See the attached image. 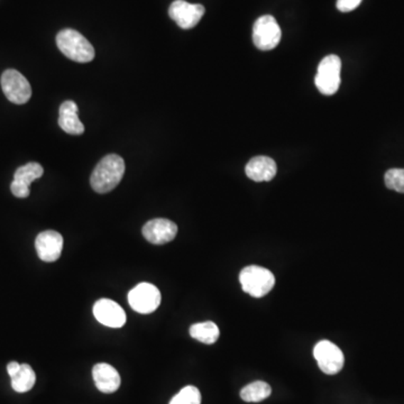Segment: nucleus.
<instances>
[{
    "instance_id": "obj_1",
    "label": "nucleus",
    "mask_w": 404,
    "mask_h": 404,
    "mask_svg": "<svg viewBox=\"0 0 404 404\" xmlns=\"http://www.w3.org/2000/svg\"><path fill=\"white\" fill-rule=\"evenodd\" d=\"M125 173V161L117 154L105 156L93 170L90 184L98 193H107L114 190L122 181Z\"/></svg>"
},
{
    "instance_id": "obj_2",
    "label": "nucleus",
    "mask_w": 404,
    "mask_h": 404,
    "mask_svg": "<svg viewBox=\"0 0 404 404\" xmlns=\"http://www.w3.org/2000/svg\"><path fill=\"white\" fill-rule=\"evenodd\" d=\"M56 44L64 55L79 63H88L95 59V48L87 38L77 31L67 28L56 35Z\"/></svg>"
},
{
    "instance_id": "obj_3",
    "label": "nucleus",
    "mask_w": 404,
    "mask_h": 404,
    "mask_svg": "<svg viewBox=\"0 0 404 404\" xmlns=\"http://www.w3.org/2000/svg\"><path fill=\"white\" fill-rule=\"evenodd\" d=\"M240 282L244 292L254 298H262L271 292L275 285V277L270 270L250 265L240 271Z\"/></svg>"
},
{
    "instance_id": "obj_4",
    "label": "nucleus",
    "mask_w": 404,
    "mask_h": 404,
    "mask_svg": "<svg viewBox=\"0 0 404 404\" xmlns=\"http://www.w3.org/2000/svg\"><path fill=\"white\" fill-rule=\"evenodd\" d=\"M341 60L339 56L328 55L321 60L314 78L317 88L324 96H333L341 85Z\"/></svg>"
},
{
    "instance_id": "obj_5",
    "label": "nucleus",
    "mask_w": 404,
    "mask_h": 404,
    "mask_svg": "<svg viewBox=\"0 0 404 404\" xmlns=\"http://www.w3.org/2000/svg\"><path fill=\"white\" fill-rule=\"evenodd\" d=\"M281 28L277 19L271 15L260 17L253 27V41L261 51H271L279 46L281 41Z\"/></svg>"
},
{
    "instance_id": "obj_6",
    "label": "nucleus",
    "mask_w": 404,
    "mask_h": 404,
    "mask_svg": "<svg viewBox=\"0 0 404 404\" xmlns=\"http://www.w3.org/2000/svg\"><path fill=\"white\" fill-rule=\"evenodd\" d=\"M1 88L13 104L24 105L32 97V87L24 75L17 70H6L1 75Z\"/></svg>"
},
{
    "instance_id": "obj_7",
    "label": "nucleus",
    "mask_w": 404,
    "mask_h": 404,
    "mask_svg": "<svg viewBox=\"0 0 404 404\" xmlns=\"http://www.w3.org/2000/svg\"><path fill=\"white\" fill-rule=\"evenodd\" d=\"M314 356L321 372L335 375L343 370L345 357L341 349L329 341H321L314 346Z\"/></svg>"
},
{
    "instance_id": "obj_8",
    "label": "nucleus",
    "mask_w": 404,
    "mask_h": 404,
    "mask_svg": "<svg viewBox=\"0 0 404 404\" xmlns=\"http://www.w3.org/2000/svg\"><path fill=\"white\" fill-rule=\"evenodd\" d=\"M161 292L151 283L136 285L128 293V302L133 310L139 314H147L154 312L161 304Z\"/></svg>"
},
{
    "instance_id": "obj_9",
    "label": "nucleus",
    "mask_w": 404,
    "mask_h": 404,
    "mask_svg": "<svg viewBox=\"0 0 404 404\" xmlns=\"http://www.w3.org/2000/svg\"><path fill=\"white\" fill-rule=\"evenodd\" d=\"M205 7L200 4H190L184 0H176L171 4L169 15L184 30L197 26L205 15Z\"/></svg>"
},
{
    "instance_id": "obj_10",
    "label": "nucleus",
    "mask_w": 404,
    "mask_h": 404,
    "mask_svg": "<svg viewBox=\"0 0 404 404\" xmlns=\"http://www.w3.org/2000/svg\"><path fill=\"white\" fill-rule=\"evenodd\" d=\"M142 232L145 240L151 244L164 245L176 238L178 226L169 219H152L144 225Z\"/></svg>"
},
{
    "instance_id": "obj_11",
    "label": "nucleus",
    "mask_w": 404,
    "mask_h": 404,
    "mask_svg": "<svg viewBox=\"0 0 404 404\" xmlns=\"http://www.w3.org/2000/svg\"><path fill=\"white\" fill-rule=\"evenodd\" d=\"M93 314L101 324L110 328H122L127 320L124 309L110 299L97 301L93 306Z\"/></svg>"
},
{
    "instance_id": "obj_12",
    "label": "nucleus",
    "mask_w": 404,
    "mask_h": 404,
    "mask_svg": "<svg viewBox=\"0 0 404 404\" xmlns=\"http://www.w3.org/2000/svg\"><path fill=\"white\" fill-rule=\"evenodd\" d=\"M35 248L42 261L48 263L58 261L63 250V237L54 230L41 233L35 240Z\"/></svg>"
},
{
    "instance_id": "obj_13",
    "label": "nucleus",
    "mask_w": 404,
    "mask_h": 404,
    "mask_svg": "<svg viewBox=\"0 0 404 404\" xmlns=\"http://www.w3.org/2000/svg\"><path fill=\"white\" fill-rule=\"evenodd\" d=\"M92 378L99 391L106 394L117 391L122 382L117 370L106 363H100L93 366Z\"/></svg>"
},
{
    "instance_id": "obj_14",
    "label": "nucleus",
    "mask_w": 404,
    "mask_h": 404,
    "mask_svg": "<svg viewBox=\"0 0 404 404\" xmlns=\"http://www.w3.org/2000/svg\"><path fill=\"white\" fill-rule=\"evenodd\" d=\"M277 171V163L267 156L253 157L245 168L246 176L255 182L271 181Z\"/></svg>"
},
{
    "instance_id": "obj_15",
    "label": "nucleus",
    "mask_w": 404,
    "mask_h": 404,
    "mask_svg": "<svg viewBox=\"0 0 404 404\" xmlns=\"http://www.w3.org/2000/svg\"><path fill=\"white\" fill-rule=\"evenodd\" d=\"M59 126L62 131L71 135L85 133V126L78 116V106L75 101H64L59 110Z\"/></svg>"
},
{
    "instance_id": "obj_16",
    "label": "nucleus",
    "mask_w": 404,
    "mask_h": 404,
    "mask_svg": "<svg viewBox=\"0 0 404 404\" xmlns=\"http://www.w3.org/2000/svg\"><path fill=\"white\" fill-rule=\"evenodd\" d=\"M190 335L200 343L213 345L218 341L220 331H219L218 326L215 322L206 321L192 324L190 327Z\"/></svg>"
},
{
    "instance_id": "obj_17",
    "label": "nucleus",
    "mask_w": 404,
    "mask_h": 404,
    "mask_svg": "<svg viewBox=\"0 0 404 404\" xmlns=\"http://www.w3.org/2000/svg\"><path fill=\"white\" fill-rule=\"evenodd\" d=\"M11 378V388L18 393L31 391L36 382V375L28 364H21L18 372Z\"/></svg>"
},
{
    "instance_id": "obj_18",
    "label": "nucleus",
    "mask_w": 404,
    "mask_h": 404,
    "mask_svg": "<svg viewBox=\"0 0 404 404\" xmlns=\"http://www.w3.org/2000/svg\"><path fill=\"white\" fill-rule=\"evenodd\" d=\"M272 393V388L270 384L263 381H256L253 383L248 384L242 388L240 398L243 401L256 403V402L264 401L267 399Z\"/></svg>"
},
{
    "instance_id": "obj_19",
    "label": "nucleus",
    "mask_w": 404,
    "mask_h": 404,
    "mask_svg": "<svg viewBox=\"0 0 404 404\" xmlns=\"http://www.w3.org/2000/svg\"><path fill=\"white\" fill-rule=\"evenodd\" d=\"M43 173H44V169H43L42 165L36 162L27 163V164L17 169L16 172L14 174V180L30 186L33 181L38 180L43 176Z\"/></svg>"
},
{
    "instance_id": "obj_20",
    "label": "nucleus",
    "mask_w": 404,
    "mask_h": 404,
    "mask_svg": "<svg viewBox=\"0 0 404 404\" xmlns=\"http://www.w3.org/2000/svg\"><path fill=\"white\" fill-rule=\"evenodd\" d=\"M169 404H201V393L196 386H188L173 396Z\"/></svg>"
},
{
    "instance_id": "obj_21",
    "label": "nucleus",
    "mask_w": 404,
    "mask_h": 404,
    "mask_svg": "<svg viewBox=\"0 0 404 404\" xmlns=\"http://www.w3.org/2000/svg\"><path fill=\"white\" fill-rule=\"evenodd\" d=\"M388 189L404 193V169H391L384 176Z\"/></svg>"
},
{
    "instance_id": "obj_22",
    "label": "nucleus",
    "mask_w": 404,
    "mask_h": 404,
    "mask_svg": "<svg viewBox=\"0 0 404 404\" xmlns=\"http://www.w3.org/2000/svg\"><path fill=\"white\" fill-rule=\"evenodd\" d=\"M11 193L17 198H27L30 196V186L14 180L11 184Z\"/></svg>"
},
{
    "instance_id": "obj_23",
    "label": "nucleus",
    "mask_w": 404,
    "mask_h": 404,
    "mask_svg": "<svg viewBox=\"0 0 404 404\" xmlns=\"http://www.w3.org/2000/svg\"><path fill=\"white\" fill-rule=\"evenodd\" d=\"M361 3L362 0H337V9L343 13H349L356 9Z\"/></svg>"
},
{
    "instance_id": "obj_24",
    "label": "nucleus",
    "mask_w": 404,
    "mask_h": 404,
    "mask_svg": "<svg viewBox=\"0 0 404 404\" xmlns=\"http://www.w3.org/2000/svg\"><path fill=\"white\" fill-rule=\"evenodd\" d=\"M19 368H21V364H18L17 362H11L9 365H7V372H9V376H14V375L16 374L18 372Z\"/></svg>"
}]
</instances>
